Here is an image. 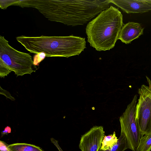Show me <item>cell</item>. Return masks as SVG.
I'll list each match as a JSON object with an SVG mask.
<instances>
[{
	"label": "cell",
	"instance_id": "4fadbf2b",
	"mask_svg": "<svg viewBox=\"0 0 151 151\" xmlns=\"http://www.w3.org/2000/svg\"><path fill=\"white\" fill-rule=\"evenodd\" d=\"M127 149L128 148L125 135L123 132L121 130L120 135L117 143L110 150L103 151L99 149L98 151H124Z\"/></svg>",
	"mask_w": 151,
	"mask_h": 151
},
{
	"label": "cell",
	"instance_id": "2e32d148",
	"mask_svg": "<svg viewBox=\"0 0 151 151\" xmlns=\"http://www.w3.org/2000/svg\"><path fill=\"white\" fill-rule=\"evenodd\" d=\"M9 145L5 142L0 141V151H12Z\"/></svg>",
	"mask_w": 151,
	"mask_h": 151
},
{
	"label": "cell",
	"instance_id": "9c48e42d",
	"mask_svg": "<svg viewBox=\"0 0 151 151\" xmlns=\"http://www.w3.org/2000/svg\"><path fill=\"white\" fill-rule=\"evenodd\" d=\"M143 30L144 28L140 23L129 22L123 25L118 39L126 44L130 43L142 35Z\"/></svg>",
	"mask_w": 151,
	"mask_h": 151
},
{
	"label": "cell",
	"instance_id": "8992f818",
	"mask_svg": "<svg viewBox=\"0 0 151 151\" xmlns=\"http://www.w3.org/2000/svg\"><path fill=\"white\" fill-rule=\"evenodd\" d=\"M138 95H135L119 120L121 130L124 133L128 149L136 151L141 137L140 132L135 119L136 107Z\"/></svg>",
	"mask_w": 151,
	"mask_h": 151
},
{
	"label": "cell",
	"instance_id": "5b68a950",
	"mask_svg": "<svg viewBox=\"0 0 151 151\" xmlns=\"http://www.w3.org/2000/svg\"><path fill=\"white\" fill-rule=\"evenodd\" d=\"M146 77L148 86L143 84L138 89L136 107L135 119L141 136L151 133V80Z\"/></svg>",
	"mask_w": 151,
	"mask_h": 151
},
{
	"label": "cell",
	"instance_id": "9a60e30c",
	"mask_svg": "<svg viewBox=\"0 0 151 151\" xmlns=\"http://www.w3.org/2000/svg\"><path fill=\"white\" fill-rule=\"evenodd\" d=\"M16 1L14 0H0V6L1 9H6L8 6L12 5Z\"/></svg>",
	"mask_w": 151,
	"mask_h": 151
},
{
	"label": "cell",
	"instance_id": "5bb4252c",
	"mask_svg": "<svg viewBox=\"0 0 151 151\" xmlns=\"http://www.w3.org/2000/svg\"><path fill=\"white\" fill-rule=\"evenodd\" d=\"M46 57L45 54L40 52L35 55L33 58V64L35 65L39 66L40 63Z\"/></svg>",
	"mask_w": 151,
	"mask_h": 151
},
{
	"label": "cell",
	"instance_id": "277c9868",
	"mask_svg": "<svg viewBox=\"0 0 151 151\" xmlns=\"http://www.w3.org/2000/svg\"><path fill=\"white\" fill-rule=\"evenodd\" d=\"M4 36H0V77L4 78L12 71L18 76L31 75L37 69L29 54L12 47Z\"/></svg>",
	"mask_w": 151,
	"mask_h": 151
},
{
	"label": "cell",
	"instance_id": "7c38bea8",
	"mask_svg": "<svg viewBox=\"0 0 151 151\" xmlns=\"http://www.w3.org/2000/svg\"><path fill=\"white\" fill-rule=\"evenodd\" d=\"M151 133L141 136L136 151H150Z\"/></svg>",
	"mask_w": 151,
	"mask_h": 151
},
{
	"label": "cell",
	"instance_id": "7a4b0ae2",
	"mask_svg": "<svg viewBox=\"0 0 151 151\" xmlns=\"http://www.w3.org/2000/svg\"><path fill=\"white\" fill-rule=\"evenodd\" d=\"M123 25L122 13L118 8L110 6L87 24V41L98 51L110 50L118 40Z\"/></svg>",
	"mask_w": 151,
	"mask_h": 151
},
{
	"label": "cell",
	"instance_id": "e0dca14e",
	"mask_svg": "<svg viewBox=\"0 0 151 151\" xmlns=\"http://www.w3.org/2000/svg\"><path fill=\"white\" fill-rule=\"evenodd\" d=\"M11 132V129L10 127L7 126L4 129V130L1 132V137L3 136L5 134H7L10 133Z\"/></svg>",
	"mask_w": 151,
	"mask_h": 151
},
{
	"label": "cell",
	"instance_id": "ba28073f",
	"mask_svg": "<svg viewBox=\"0 0 151 151\" xmlns=\"http://www.w3.org/2000/svg\"><path fill=\"white\" fill-rule=\"evenodd\" d=\"M127 14L143 13L151 10V4L145 0H110Z\"/></svg>",
	"mask_w": 151,
	"mask_h": 151
},
{
	"label": "cell",
	"instance_id": "52a82bcc",
	"mask_svg": "<svg viewBox=\"0 0 151 151\" xmlns=\"http://www.w3.org/2000/svg\"><path fill=\"white\" fill-rule=\"evenodd\" d=\"M102 126H94L81 136L79 145L81 151H98L105 136Z\"/></svg>",
	"mask_w": 151,
	"mask_h": 151
},
{
	"label": "cell",
	"instance_id": "8fae6325",
	"mask_svg": "<svg viewBox=\"0 0 151 151\" xmlns=\"http://www.w3.org/2000/svg\"><path fill=\"white\" fill-rule=\"evenodd\" d=\"M118 139L114 132L112 134L104 136L101 142V146L100 150L105 151L110 150L117 142Z\"/></svg>",
	"mask_w": 151,
	"mask_h": 151
},
{
	"label": "cell",
	"instance_id": "30bf717a",
	"mask_svg": "<svg viewBox=\"0 0 151 151\" xmlns=\"http://www.w3.org/2000/svg\"><path fill=\"white\" fill-rule=\"evenodd\" d=\"M9 147L12 151H44L38 146L27 143H14Z\"/></svg>",
	"mask_w": 151,
	"mask_h": 151
},
{
	"label": "cell",
	"instance_id": "3957f363",
	"mask_svg": "<svg viewBox=\"0 0 151 151\" xmlns=\"http://www.w3.org/2000/svg\"><path fill=\"white\" fill-rule=\"evenodd\" d=\"M18 42L31 53L43 52L46 57L68 58L78 55L86 48L85 38L73 35L67 36L27 37H16Z\"/></svg>",
	"mask_w": 151,
	"mask_h": 151
},
{
	"label": "cell",
	"instance_id": "6da1fadb",
	"mask_svg": "<svg viewBox=\"0 0 151 151\" xmlns=\"http://www.w3.org/2000/svg\"><path fill=\"white\" fill-rule=\"evenodd\" d=\"M111 3L110 0H24L21 5L37 9L50 21L76 26L90 21Z\"/></svg>",
	"mask_w": 151,
	"mask_h": 151
}]
</instances>
